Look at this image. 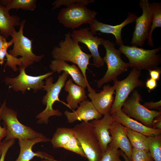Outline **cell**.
I'll list each match as a JSON object with an SVG mask.
<instances>
[{
    "label": "cell",
    "instance_id": "cell-25",
    "mask_svg": "<svg viewBox=\"0 0 161 161\" xmlns=\"http://www.w3.org/2000/svg\"><path fill=\"white\" fill-rule=\"evenodd\" d=\"M123 129L132 148L138 150L149 151L148 137L124 126Z\"/></svg>",
    "mask_w": 161,
    "mask_h": 161
},
{
    "label": "cell",
    "instance_id": "cell-8",
    "mask_svg": "<svg viewBox=\"0 0 161 161\" xmlns=\"http://www.w3.org/2000/svg\"><path fill=\"white\" fill-rule=\"evenodd\" d=\"M72 129L89 161H100L103 153L91 124L83 121Z\"/></svg>",
    "mask_w": 161,
    "mask_h": 161
},
{
    "label": "cell",
    "instance_id": "cell-35",
    "mask_svg": "<svg viewBox=\"0 0 161 161\" xmlns=\"http://www.w3.org/2000/svg\"><path fill=\"white\" fill-rule=\"evenodd\" d=\"M151 78L156 80L160 79L161 69L160 67H157L153 69L148 70Z\"/></svg>",
    "mask_w": 161,
    "mask_h": 161
},
{
    "label": "cell",
    "instance_id": "cell-18",
    "mask_svg": "<svg viewBox=\"0 0 161 161\" xmlns=\"http://www.w3.org/2000/svg\"><path fill=\"white\" fill-rule=\"evenodd\" d=\"M77 109L73 112L67 110L64 112L69 123H72L77 120L88 122L89 120L100 119L102 117L92 102L88 100L81 102Z\"/></svg>",
    "mask_w": 161,
    "mask_h": 161
},
{
    "label": "cell",
    "instance_id": "cell-38",
    "mask_svg": "<svg viewBox=\"0 0 161 161\" xmlns=\"http://www.w3.org/2000/svg\"><path fill=\"white\" fill-rule=\"evenodd\" d=\"M1 119V109L0 105V144L1 143V140L4 137H6L7 134V131L4 126L2 127L0 125Z\"/></svg>",
    "mask_w": 161,
    "mask_h": 161
},
{
    "label": "cell",
    "instance_id": "cell-27",
    "mask_svg": "<svg viewBox=\"0 0 161 161\" xmlns=\"http://www.w3.org/2000/svg\"><path fill=\"white\" fill-rule=\"evenodd\" d=\"M153 12L151 24L148 37V43L151 47H154V43L152 33L154 30L157 27H161V3L154 2L150 3Z\"/></svg>",
    "mask_w": 161,
    "mask_h": 161
},
{
    "label": "cell",
    "instance_id": "cell-20",
    "mask_svg": "<svg viewBox=\"0 0 161 161\" xmlns=\"http://www.w3.org/2000/svg\"><path fill=\"white\" fill-rule=\"evenodd\" d=\"M113 119L123 126L137 131L147 137L157 136L161 134V129L147 127L129 117L121 110L111 115Z\"/></svg>",
    "mask_w": 161,
    "mask_h": 161
},
{
    "label": "cell",
    "instance_id": "cell-39",
    "mask_svg": "<svg viewBox=\"0 0 161 161\" xmlns=\"http://www.w3.org/2000/svg\"><path fill=\"white\" fill-rule=\"evenodd\" d=\"M7 41L6 39L4 38L0 33V49L2 47Z\"/></svg>",
    "mask_w": 161,
    "mask_h": 161
},
{
    "label": "cell",
    "instance_id": "cell-7",
    "mask_svg": "<svg viewBox=\"0 0 161 161\" xmlns=\"http://www.w3.org/2000/svg\"><path fill=\"white\" fill-rule=\"evenodd\" d=\"M97 13L86 5L75 3L60 10L57 19L64 27L74 29L85 24H91L95 20Z\"/></svg>",
    "mask_w": 161,
    "mask_h": 161
},
{
    "label": "cell",
    "instance_id": "cell-37",
    "mask_svg": "<svg viewBox=\"0 0 161 161\" xmlns=\"http://www.w3.org/2000/svg\"><path fill=\"white\" fill-rule=\"evenodd\" d=\"M152 128L156 129H161V114L154 119L152 123Z\"/></svg>",
    "mask_w": 161,
    "mask_h": 161
},
{
    "label": "cell",
    "instance_id": "cell-9",
    "mask_svg": "<svg viewBox=\"0 0 161 161\" xmlns=\"http://www.w3.org/2000/svg\"><path fill=\"white\" fill-rule=\"evenodd\" d=\"M141 98L138 92L134 90L125 102L121 110L129 117L140 121L147 127L152 128L154 119L161 114V112L148 109L141 105L140 103Z\"/></svg>",
    "mask_w": 161,
    "mask_h": 161
},
{
    "label": "cell",
    "instance_id": "cell-19",
    "mask_svg": "<svg viewBox=\"0 0 161 161\" xmlns=\"http://www.w3.org/2000/svg\"><path fill=\"white\" fill-rule=\"evenodd\" d=\"M114 120L111 115L108 114L104 115L102 118L94 120L89 122L93 127L103 153L106 150L112 141L109 129Z\"/></svg>",
    "mask_w": 161,
    "mask_h": 161
},
{
    "label": "cell",
    "instance_id": "cell-23",
    "mask_svg": "<svg viewBox=\"0 0 161 161\" xmlns=\"http://www.w3.org/2000/svg\"><path fill=\"white\" fill-rule=\"evenodd\" d=\"M64 90L68 93L66 98L67 107L73 110L77 109L78 104L86 100L87 96L85 88L73 82L72 78L65 83Z\"/></svg>",
    "mask_w": 161,
    "mask_h": 161
},
{
    "label": "cell",
    "instance_id": "cell-2",
    "mask_svg": "<svg viewBox=\"0 0 161 161\" xmlns=\"http://www.w3.org/2000/svg\"><path fill=\"white\" fill-rule=\"evenodd\" d=\"M69 75L66 72H63L54 83H53L54 79L52 76H50L45 79V85L43 89L47 91V93L43 97L42 101L44 105H46V107L36 116V118L38 119L37 122L38 124H47L50 117L53 116L59 117L62 115V113L58 109L54 110L53 105L55 102L58 101L67 106V104L60 100L59 96L62 88L64 86Z\"/></svg>",
    "mask_w": 161,
    "mask_h": 161
},
{
    "label": "cell",
    "instance_id": "cell-36",
    "mask_svg": "<svg viewBox=\"0 0 161 161\" xmlns=\"http://www.w3.org/2000/svg\"><path fill=\"white\" fill-rule=\"evenodd\" d=\"M145 85L148 89L149 92L154 89L157 86V80L151 78H148L145 83Z\"/></svg>",
    "mask_w": 161,
    "mask_h": 161
},
{
    "label": "cell",
    "instance_id": "cell-22",
    "mask_svg": "<svg viewBox=\"0 0 161 161\" xmlns=\"http://www.w3.org/2000/svg\"><path fill=\"white\" fill-rule=\"evenodd\" d=\"M112 141L128 157L131 161L132 147L124 131L123 126L114 120L109 129Z\"/></svg>",
    "mask_w": 161,
    "mask_h": 161
},
{
    "label": "cell",
    "instance_id": "cell-4",
    "mask_svg": "<svg viewBox=\"0 0 161 161\" xmlns=\"http://www.w3.org/2000/svg\"><path fill=\"white\" fill-rule=\"evenodd\" d=\"M102 45L106 50L103 59L107 66V70L104 75L97 81V86L102 85L112 80L117 79L118 76L127 71L129 65L121 59L120 51L116 48L115 44L109 40L103 39Z\"/></svg>",
    "mask_w": 161,
    "mask_h": 161
},
{
    "label": "cell",
    "instance_id": "cell-24",
    "mask_svg": "<svg viewBox=\"0 0 161 161\" xmlns=\"http://www.w3.org/2000/svg\"><path fill=\"white\" fill-rule=\"evenodd\" d=\"M4 6L0 4V33L6 39L11 36L15 27L20 26L21 21L19 17L11 16Z\"/></svg>",
    "mask_w": 161,
    "mask_h": 161
},
{
    "label": "cell",
    "instance_id": "cell-17",
    "mask_svg": "<svg viewBox=\"0 0 161 161\" xmlns=\"http://www.w3.org/2000/svg\"><path fill=\"white\" fill-rule=\"evenodd\" d=\"M50 140L44 135L33 139L19 140L20 151L18 157L15 161H30L35 157L43 159H55L52 156L46 153L39 151L34 152L32 150L35 144L40 142L45 143Z\"/></svg>",
    "mask_w": 161,
    "mask_h": 161
},
{
    "label": "cell",
    "instance_id": "cell-6",
    "mask_svg": "<svg viewBox=\"0 0 161 161\" xmlns=\"http://www.w3.org/2000/svg\"><path fill=\"white\" fill-rule=\"evenodd\" d=\"M26 21H21L19 30H14L11 36L13 41V47L9 50V53L11 56L17 57L19 56L20 60L19 68L25 69L35 62H38L44 57L42 55L38 56L32 51V40L24 35L23 29Z\"/></svg>",
    "mask_w": 161,
    "mask_h": 161
},
{
    "label": "cell",
    "instance_id": "cell-33",
    "mask_svg": "<svg viewBox=\"0 0 161 161\" xmlns=\"http://www.w3.org/2000/svg\"><path fill=\"white\" fill-rule=\"evenodd\" d=\"M13 41L12 39L9 41H7L2 47L0 49V64L2 65L4 61V58L7 52L8 48L13 44Z\"/></svg>",
    "mask_w": 161,
    "mask_h": 161
},
{
    "label": "cell",
    "instance_id": "cell-34",
    "mask_svg": "<svg viewBox=\"0 0 161 161\" xmlns=\"http://www.w3.org/2000/svg\"><path fill=\"white\" fill-rule=\"evenodd\" d=\"M143 106L149 110L158 109L160 110L161 109V100L156 102L152 101L146 102L144 103Z\"/></svg>",
    "mask_w": 161,
    "mask_h": 161
},
{
    "label": "cell",
    "instance_id": "cell-3",
    "mask_svg": "<svg viewBox=\"0 0 161 161\" xmlns=\"http://www.w3.org/2000/svg\"><path fill=\"white\" fill-rule=\"evenodd\" d=\"M118 49L128 58L129 67L140 70L148 71L155 68L161 62V55L157 54L161 50L160 46L153 49H146L134 45L123 44Z\"/></svg>",
    "mask_w": 161,
    "mask_h": 161
},
{
    "label": "cell",
    "instance_id": "cell-32",
    "mask_svg": "<svg viewBox=\"0 0 161 161\" xmlns=\"http://www.w3.org/2000/svg\"><path fill=\"white\" fill-rule=\"evenodd\" d=\"M15 140L10 139L7 140L4 139L0 144V148L1 150V154L0 158V161H4L5 157L9 149L14 143Z\"/></svg>",
    "mask_w": 161,
    "mask_h": 161
},
{
    "label": "cell",
    "instance_id": "cell-28",
    "mask_svg": "<svg viewBox=\"0 0 161 161\" xmlns=\"http://www.w3.org/2000/svg\"><path fill=\"white\" fill-rule=\"evenodd\" d=\"M149 151L154 161H161V135L148 137Z\"/></svg>",
    "mask_w": 161,
    "mask_h": 161
},
{
    "label": "cell",
    "instance_id": "cell-44",
    "mask_svg": "<svg viewBox=\"0 0 161 161\" xmlns=\"http://www.w3.org/2000/svg\"><path fill=\"white\" fill-rule=\"evenodd\" d=\"M151 161H154L153 159H152Z\"/></svg>",
    "mask_w": 161,
    "mask_h": 161
},
{
    "label": "cell",
    "instance_id": "cell-40",
    "mask_svg": "<svg viewBox=\"0 0 161 161\" xmlns=\"http://www.w3.org/2000/svg\"><path fill=\"white\" fill-rule=\"evenodd\" d=\"M121 150V156H122L123 158L124 161H130L128 157Z\"/></svg>",
    "mask_w": 161,
    "mask_h": 161
},
{
    "label": "cell",
    "instance_id": "cell-29",
    "mask_svg": "<svg viewBox=\"0 0 161 161\" xmlns=\"http://www.w3.org/2000/svg\"><path fill=\"white\" fill-rule=\"evenodd\" d=\"M121 156V150L112 142L103 153L100 161H118Z\"/></svg>",
    "mask_w": 161,
    "mask_h": 161
},
{
    "label": "cell",
    "instance_id": "cell-41",
    "mask_svg": "<svg viewBox=\"0 0 161 161\" xmlns=\"http://www.w3.org/2000/svg\"><path fill=\"white\" fill-rule=\"evenodd\" d=\"M41 161H60L59 160H55V159L54 160H49L47 159H44Z\"/></svg>",
    "mask_w": 161,
    "mask_h": 161
},
{
    "label": "cell",
    "instance_id": "cell-42",
    "mask_svg": "<svg viewBox=\"0 0 161 161\" xmlns=\"http://www.w3.org/2000/svg\"><path fill=\"white\" fill-rule=\"evenodd\" d=\"M1 150L0 148V158L1 157Z\"/></svg>",
    "mask_w": 161,
    "mask_h": 161
},
{
    "label": "cell",
    "instance_id": "cell-31",
    "mask_svg": "<svg viewBox=\"0 0 161 161\" xmlns=\"http://www.w3.org/2000/svg\"><path fill=\"white\" fill-rule=\"evenodd\" d=\"M94 0H57L52 4L54 9L60 7L62 5L66 7L75 3H80L86 5L91 3H94Z\"/></svg>",
    "mask_w": 161,
    "mask_h": 161
},
{
    "label": "cell",
    "instance_id": "cell-10",
    "mask_svg": "<svg viewBox=\"0 0 161 161\" xmlns=\"http://www.w3.org/2000/svg\"><path fill=\"white\" fill-rule=\"evenodd\" d=\"M140 70L133 68L125 79L120 81L117 79L114 80L117 84L115 96L110 114L121 110L124 103L131 92L135 88L144 86L143 82L140 79Z\"/></svg>",
    "mask_w": 161,
    "mask_h": 161
},
{
    "label": "cell",
    "instance_id": "cell-13",
    "mask_svg": "<svg viewBox=\"0 0 161 161\" xmlns=\"http://www.w3.org/2000/svg\"><path fill=\"white\" fill-rule=\"evenodd\" d=\"M50 141L55 148H63L86 158L72 128H58Z\"/></svg>",
    "mask_w": 161,
    "mask_h": 161
},
{
    "label": "cell",
    "instance_id": "cell-11",
    "mask_svg": "<svg viewBox=\"0 0 161 161\" xmlns=\"http://www.w3.org/2000/svg\"><path fill=\"white\" fill-rule=\"evenodd\" d=\"M142 10L141 16L135 19V26L131 42L132 45L142 47L147 39L150 29L153 12L148 0H141L139 3Z\"/></svg>",
    "mask_w": 161,
    "mask_h": 161
},
{
    "label": "cell",
    "instance_id": "cell-43",
    "mask_svg": "<svg viewBox=\"0 0 161 161\" xmlns=\"http://www.w3.org/2000/svg\"><path fill=\"white\" fill-rule=\"evenodd\" d=\"M118 161H122V160H121L120 159H119Z\"/></svg>",
    "mask_w": 161,
    "mask_h": 161
},
{
    "label": "cell",
    "instance_id": "cell-1",
    "mask_svg": "<svg viewBox=\"0 0 161 161\" xmlns=\"http://www.w3.org/2000/svg\"><path fill=\"white\" fill-rule=\"evenodd\" d=\"M71 33L68 32L65 35V39L61 41L58 46L55 47L51 52L54 59L70 62L77 65L86 80V70L92 57L91 54L85 53L82 50L79 43L73 40Z\"/></svg>",
    "mask_w": 161,
    "mask_h": 161
},
{
    "label": "cell",
    "instance_id": "cell-30",
    "mask_svg": "<svg viewBox=\"0 0 161 161\" xmlns=\"http://www.w3.org/2000/svg\"><path fill=\"white\" fill-rule=\"evenodd\" d=\"M152 159L149 151L138 150L132 148L131 161H151Z\"/></svg>",
    "mask_w": 161,
    "mask_h": 161
},
{
    "label": "cell",
    "instance_id": "cell-12",
    "mask_svg": "<svg viewBox=\"0 0 161 161\" xmlns=\"http://www.w3.org/2000/svg\"><path fill=\"white\" fill-rule=\"evenodd\" d=\"M25 69L20 68V73L17 77L11 78L6 77L5 82L10 88L16 91H21L24 93L27 89H32L35 92L43 89L44 85L43 80L50 76L55 72L52 71L38 76H32L27 75L25 71Z\"/></svg>",
    "mask_w": 161,
    "mask_h": 161
},
{
    "label": "cell",
    "instance_id": "cell-5",
    "mask_svg": "<svg viewBox=\"0 0 161 161\" xmlns=\"http://www.w3.org/2000/svg\"><path fill=\"white\" fill-rule=\"evenodd\" d=\"M1 119L4 122L7 131L5 139L18 140L31 139L44 135L31 128L20 123L17 118V113L8 108L4 101L0 106Z\"/></svg>",
    "mask_w": 161,
    "mask_h": 161
},
{
    "label": "cell",
    "instance_id": "cell-15",
    "mask_svg": "<svg viewBox=\"0 0 161 161\" xmlns=\"http://www.w3.org/2000/svg\"><path fill=\"white\" fill-rule=\"evenodd\" d=\"M117 84L114 81V85L111 86L109 84L104 85L103 90L97 93L90 87L88 89L89 93L88 97L96 109L103 115L109 114L114 97L113 94Z\"/></svg>",
    "mask_w": 161,
    "mask_h": 161
},
{
    "label": "cell",
    "instance_id": "cell-26",
    "mask_svg": "<svg viewBox=\"0 0 161 161\" xmlns=\"http://www.w3.org/2000/svg\"><path fill=\"white\" fill-rule=\"evenodd\" d=\"M0 4L9 11L12 9L16 10L22 9L28 11H33L36 8V0H0Z\"/></svg>",
    "mask_w": 161,
    "mask_h": 161
},
{
    "label": "cell",
    "instance_id": "cell-14",
    "mask_svg": "<svg viewBox=\"0 0 161 161\" xmlns=\"http://www.w3.org/2000/svg\"><path fill=\"white\" fill-rule=\"evenodd\" d=\"M71 35L73 40L86 46L93 58L95 66L99 68L104 66V62L98 51V47L102 45L103 38L94 36L89 28L88 27L73 30Z\"/></svg>",
    "mask_w": 161,
    "mask_h": 161
},
{
    "label": "cell",
    "instance_id": "cell-16",
    "mask_svg": "<svg viewBox=\"0 0 161 161\" xmlns=\"http://www.w3.org/2000/svg\"><path fill=\"white\" fill-rule=\"evenodd\" d=\"M135 14L129 12L126 18L121 24L112 25L103 23L96 19L93 23L89 25L91 32L94 35L96 34L97 31L102 33L111 34L113 35L115 38L116 44L119 46L124 44L121 36L123 28L127 24L133 23L137 17Z\"/></svg>",
    "mask_w": 161,
    "mask_h": 161
},
{
    "label": "cell",
    "instance_id": "cell-21",
    "mask_svg": "<svg viewBox=\"0 0 161 161\" xmlns=\"http://www.w3.org/2000/svg\"><path fill=\"white\" fill-rule=\"evenodd\" d=\"M49 67L52 71L60 73L63 71L70 75L72 79L77 84L84 88L89 89L91 87L88 81L86 80L81 71L75 64L72 65L62 60L54 59L52 60Z\"/></svg>",
    "mask_w": 161,
    "mask_h": 161
}]
</instances>
